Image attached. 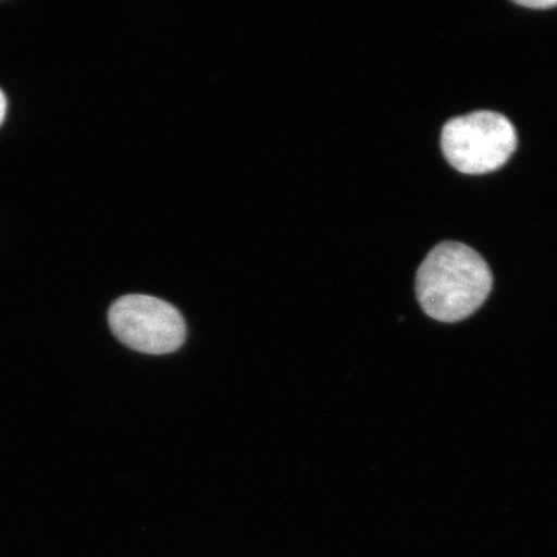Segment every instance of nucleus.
I'll use <instances>...</instances> for the list:
<instances>
[{
	"mask_svg": "<svg viewBox=\"0 0 557 557\" xmlns=\"http://www.w3.org/2000/svg\"><path fill=\"white\" fill-rule=\"evenodd\" d=\"M7 111V99L2 90H0V124L3 123Z\"/></svg>",
	"mask_w": 557,
	"mask_h": 557,
	"instance_id": "39448f33",
	"label": "nucleus"
},
{
	"mask_svg": "<svg viewBox=\"0 0 557 557\" xmlns=\"http://www.w3.org/2000/svg\"><path fill=\"white\" fill-rule=\"evenodd\" d=\"M519 5L528 7V9L546 10L557 7V0H518Z\"/></svg>",
	"mask_w": 557,
	"mask_h": 557,
	"instance_id": "20e7f679",
	"label": "nucleus"
},
{
	"mask_svg": "<svg viewBox=\"0 0 557 557\" xmlns=\"http://www.w3.org/2000/svg\"><path fill=\"white\" fill-rule=\"evenodd\" d=\"M114 336L132 350L164 355L185 344L183 313L173 305L151 296L128 295L116 299L109 310Z\"/></svg>",
	"mask_w": 557,
	"mask_h": 557,
	"instance_id": "7ed1b4c3",
	"label": "nucleus"
},
{
	"mask_svg": "<svg viewBox=\"0 0 557 557\" xmlns=\"http://www.w3.org/2000/svg\"><path fill=\"white\" fill-rule=\"evenodd\" d=\"M518 135L503 114L476 111L444 125L442 149L453 169L485 174L505 165L517 150Z\"/></svg>",
	"mask_w": 557,
	"mask_h": 557,
	"instance_id": "f03ea898",
	"label": "nucleus"
},
{
	"mask_svg": "<svg viewBox=\"0 0 557 557\" xmlns=\"http://www.w3.org/2000/svg\"><path fill=\"white\" fill-rule=\"evenodd\" d=\"M493 275L476 250L462 243L438 244L418 269L416 292L430 318L456 323L469 318L490 296Z\"/></svg>",
	"mask_w": 557,
	"mask_h": 557,
	"instance_id": "f257e3e1",
	"label": "nucleus"
}]
</instances>
